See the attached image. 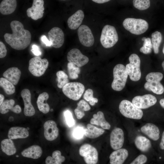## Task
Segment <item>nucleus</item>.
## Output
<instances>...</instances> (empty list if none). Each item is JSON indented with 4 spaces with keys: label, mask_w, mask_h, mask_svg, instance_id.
Returning a JSON list of instances; mask_svg holds the SVG:
<instances>
[{
    "label": "nucleus",
    "mask_w": 164,
    "mask_h": 164,
    "mask_svg": "<svg viewBox=\"0 0 164 164\" xmlns=\"http://www.w3.org/2000/svg\"><path fill=\"white\" fill-rule=\"evenodd\" d=\"M16 6L15 0H3L0 4V13L4 15L11 14L15 11Z\"/></svg>",
    "instance_id": "27"
},
{
    "label": "nucleus",
    "mask_w": 164,
    "mask_h": 164,
    "mask_svg": "<svg viewBox=\"0 0 164 164\" xmlns=\"http://www.w3.org/2000/svg\"><path fill=\"white\" fill-rule=\"evenodd\" d=\"M143 46H145L151 49L152 47V44L150 39L147 38L144 41Z\"/></svg>",
    "instance_id": "45"
},
{
    "label": "nucleus",
    "mask_w": 164,
    "mask_h": 164,
    "mask_svg": "<svg viewBox=\"0 0 164 164\" xmlns=\"http://www.w3.org/2000/svg\"><path fill=\"white\" fill-rule=\"evenodd\" d=\"M64 115L67 125L70 127L73 126L75 124V121L71 112L66 110L64 112Z\"/></svg>",
    "instance_id": "39"
},
{
    "label": "nucleus",
    "mask_w": 164,
    "mask_h": 164,
    "mask_svg": "<svg viewBox=\"0 0 164 164\" xmlns=\"http://www.w3.org/2000/svg\"><path fill=\"white\" fill-rule=\"evenodd\" d=\"M146 38L145 37H143L142 38V40L143 41H144L145 39H146Z\"/></svg>",
    "instance_id": "55"
},
{
    "label": "nucleus",
    "mask_w": 164,
    "mask_h": 164,
    "mask_svg": "<svg viewBox=\"0 0 164 164\" xmlns=\"http://www.w3.org/2000/svg\"><path fill=\"white\" fill-rule=\"evenodd\" d=\"M50 111H53V109H51Z\"/></svg>",
    "instance_id": "57"
},
{
    "label": "nucleus",
    "mask_w": 164,
    "mask_h": 164,
    "mask_svg": "<svg viewBox=\"0 0 164 164\" xmlns=\"http://www.w3.org/2000/svg\"><path fill=\"white\" fill-rule=\"evenodd\" d=\"M110 144L114 150L121 148L124 142V135L123 130L119 128H115L111 132L110 135Z\"/></svg>",
    "instance_id": "14"
},
{
    "label": "nucleus",
    "mask_w": 164,
    "mask_h": 164,
    "mask_svg": "<svg viewBox=\"0 0 164 164\" xmlns=\"http://www.w3.org/2000/svg\"><path fill=\"white\" fill-rule=\"evenodd\" d=\"M1 145L2 152L8 155H13L16 152L14 143L10 139L2 140L1 142Z\"/></svg>",
    "instance_id": "31"
},
{
    "label": "nucleus",
    "mask_w": 164,
    "mask_h": 164,
    "mask_svg": "<svg viewBox=\"0 0 164 164\" xmlns=\"http://www.w3.org/2000/svg\"><path fill=\"white\" fill-rule=\"evenodd\" d=\"M161 106L164 108V98L161 99L159 101Z\"/></svg>",
    "instance_id": "53"
},
{
    "label": "nucleus",
    "mask_w": 164,
    "mask_h": 164,
    "mask_svg": "<svg viewBox=\"0 0 164 164\" xmlns=\"http://www.w3.org/2000/svg\"><path fill=\"white\" fill-rule=\"evenodd\" d=\"M79 154L83 157L87 164H96L98 161V154L96 149L88 144H85L80 147Z\"/></svg>",
    "instance_id": "10"
},
{
    "label": "nucleus",
    "mask_w": 164,
    "mask_h": 164,
    "mask_svg": "<svg viewBox=\"0 0 164 164\" xmlns=\"http://www.w3.org/2000/svg\"><path fill=\"white\" fill-rule=\"evenodd\" d=\"M21 71L17 67H10L5 71L3 76L14 85H16L18 83L21 75Z\"/></svg>",
    "instance_id": "22"
},
{
    "label": "nucleus",
    "mask_w": 164,
    "mask_h": 164,
    "mask_svg": "<svg viewBox=\"0 0 164 164\" xmlns=\"http://www.w3.org/2000/svg\"><path fill=\"white\" fill-rule=\"evenodd\" d=\"M48 65L49 62L47 59H42L40 57L36 56L29 60V70L33 75L39 77L44 73Z\"/></svg>",
    "instance_id": "8"
},
{
    "label": "nucleus",
    "mask_w": 164,
    "mask_h": 164,
    "mask_svg": "<svg viewBox=\"0 0 164 164\" xmlns=\"http://www.w3.org/2000/svg\"><path fill=\"white\" fill-rule=\"evenodd\" d=\"M84 89V85L80 82H69L63 87L62 91L69 98L77 101L81 97Z\"/></svg>",
    "instance_id": "9"
},
{
    "label": "nucleus",
    "mask_w": 164,
    "mask_h": 164,
    "mask_svg": "<svg viewBox=\"0 0 164 164\" xmlns=\"http://www.w3.org/2000/svg\"><path fill=\"white\" fill-rule=\"evenodd\" d=\"M128 155V151L125 149L115 150L110 155V164H123Z\"/></svg>",
    "instance_id": "20"
},
{
    "label": "nucleus",
    "mask_w": 164,
    "mask_h": 164,
    "mask_svg": "<svg viewBox=\"0 0 164 164\" xmlns=\"http://www.w3.org/2000/svg\"><path fill=\"white\" fill-rule=\"evenodd\" d=\"M7 54V50L4 44L2 41H0V58L4 57Z\"/></svg>",
    "instance_id": "43"
},
{
    "label": "nucleus",
    "mask_w": 164,
    "mask_h": 164,
    "mask_svg": "<svg viewBox=\"0 0 164 164\" xmlns=\"http://www.w3.org/2000/svg\"><path fill=\"white\" fill-rule=\"evenodd\" d=\"M67 58L69 62L80 67L87 64L89 61L88 58L83 54L80 50L73 48L67 53Z\"/></svg>",
    "instance_id": "13"
},
{
    "label": "nucleus",
    "mask_w": 164,
    "mask_h": 164,
    "mask_svg": "<svg viewBox=\"0 0 164 164\" xmlns=\"http://www.w3.org/2000/svg\"><path fill=\"white\" fill-rule=\"evenodd\" d=\"M87 128L84 129V135L90 138H97L104 134L105 132L103 129L98 128L88 124L87 125Z\"/></svg>",
    "instance_id": "30"
},
{
    "label": "nucleus",
    "mask_w": 164,
    "mask_h": 164,
    "mask_svg": "<svg viewBox=\"0 0 164 164\" xmlns=\"http://www.w3.org/2000/svg\"><path fill=\"white\" fill-rule=\"evenodd\" d=\"M67 68L69 77L70 79H75L78 77V74L80 73L79 67L69 62L67 64Z\"/></svg>",
    "instance_id": "35"
},
{
    "label": "nucleus",
    "mask_w": 164,
    "mask_h": 164,
    "mask_svg": "<svg viewBox=\"0 0 164 164\" xmlns=\"http://www.w3.org/2000/svg\"><path fill=\"white\" fill-rule=\"evenodd\" d=\"M157 101V99L154 96L146 94L134 97L132 100V103L136 107L141 109L147 108L154 105Z\"/></svg>",
    "instance_id": "12"
},
{
    "label": "nucleus",
    "mask_w": 164,
    "mask_h": 164,
    "mask_svg": "<svg viewBox=\"0 0 164 164\" xmlns=\"http://www.w3.org/2000/svg\"><path fill=\"white\" fill-rule=\"evenodd\" d=\"M44 4L43 0H33L32 7L27 10L28 16L35 20L42 18L44 12Z\"/></svg>",
    "instance_id": "16"
},
{
    "label": "nucleus",
    "mask_w": 164,
    "mask_h": 164,
    "mask_svg": "<svg viewBox=\"0 0 164 164\" xmlns=\"http://www.w3.org/2000/svg\"><path fill=\"white\" fill-rule=\"evenodd\" d=\"M163 78V75L160 72L149 73L145 77L147 82L144 85L145 89L157 94H162L164 92V87L160 81Z\"/></svg>",
    "instance_id": "2"
},
{
    "label": "nucleus",
    "mask_w": 164,
    "mask_h": 164,
    "mask_svg": "<svg viewBox=\"0 0 164 164\" xmlns=\"http://www.w3.org/2000/svg\"><path fill=\"white\" fill-rule=\"evenodd\" d=\"M90 122L92 124L100 126L103 129L109 130L111 127L110 124L105 119L104 113L100 111L93 114Z\"/></svg>",
    "instance_id": "26"
},
{
    "label": "nucleus",
    "mask_w": 164,
    "mask_h": 164,
    "mask_svg": "<svg viewBox=\"0 0 164 164\" xmlns=\"http://www.w3.org/2000/svg\"><path fill=\"white\" fill-rule=\"evenodd\" d=\"M152 43L154 51L155 54L159 52V47L162 40V36L160 32L156 31L152 33L151 35Z\"/></svg>",
    "instance_id": "33"
},
{
    "label": "nucleus",
    "mask_w": 164,
    "mask_h": 164,
    "mask_svg": "<svg viewBox=\"0 0 164 164\" xmlns=\"http://www.w3.org/2000/svg\"><path fill=\"white\" fill-rule=\"evenodd\" d=\"M124 28L132 34L141 35L148 29L149 24L145 20L141 19L128 18L123 21Z\"/></svg>",
    "instance_id": "4"
},
{
    "label": "nucleus",
    "mask_w": 164,
    "mask_h": 164,
    "mask_svg": "<svg viewBox=\"0 0 164 164\" xmlns=\"http://www.w3.org/2000/svg\"><path fill=\"white\" fill-rule=\"evenodd\" d=\"M147 158L145 155L142 154L136 157L130 164H144L147 161Z\"/></svg>",
    "instance_id": "41"
},
{
    "label": "nucleus",
    "mask_w": 164,
    "mask_h": 164,
    "mask_svg": "<svg viewBox=\"0 0 164 164\" xmlns=\"http://www.w3.org/2000/svg\"><path fill=\"white\" fill-rule=\"evenodd\" d=\"M77 34L79 41L84 46L89 47L93 45L94 42L93 35L90 29L87 26H80L78 30Z\"/></svg>",
    "instance_id": "11"
},
{
    "label": "nucleus",
    "mask_w": 164,
    "mask_h": 164,
    "mask_svg": "<svg viewBox=\"0 0 164 164\" xmlns=\"http://www.w3.org/2000/svg\"><path fill=\"white\" fill-rule=\"evenodd\" d=\"M49 97L48 94L46 92H43L40 94L37 98V104L38 109L44 114L48 113L50 110L49 105L46 101Z\"/></svg>",
    "instance_id": "29"
},
{
    "label": "nucleus",
    "mask_w": 164,
    "mask_h": 164,
    "mask_svg": "<svg viewBox=\"0 0 164 164\" xmlns=\"http://www.w3.org/2000/svg\"><path fill=\"white\" fill-rule=\"evenodd\" d=\"M93 2L97 3L102 4L108 2L110 1L109 0H93Z\"/></svg>",
    "instance_id": "51"
},
{
    "label": "nucleus",
    "mask_w": 164,
    "mask_h": 164,
    "mask_svg": "<svg viewBox=\"0 0 164 164\" xmlns=\"http://www.w3.org/2000/svg\"><path fill=\"white\" fill-rule=\"evenodd\" d=\"M93 91L91 89H88L86 90L83 96L84 98L87 101H89L94 97Z\"/></svg>",
    "instance_id": "42"
},
{
    "label": "nucleus",
    "mask_w": 164,
    "mask_h": 164,
    "mask_svg": "<svg viewBox=\"0 0 164 164\" xmlns=\"http://www.w3.org/2000/svg\"><path fill=\"white\" fill-rule=\"evenodd\" d=\"M53 162V158L50 156H47L46 159L45 163L46 164H52Z\"/></svg>",
    "instance_id": "49"
},
{
    "label": "nucleus",
    "mask_w": 164,
    "mask_h": 164,
    "mask_svg": "<svg viewBox=\"0 0 164 164\" xmlns=\"http://www.w3.org/2000/svg\"><path fill=\"white\" fill-rule=\"evenodd\" d=\"M128 59L130 63L125 67L128 75L132 80L138 81L141 76L140 59L137 54L133 53L130 55Z\"/></svg>",
    "instance_id": "7"
},
{
    "label": "nucleus",
    "mask_w": 164,
    "mask_h": 164,
    "mask_svg": "<svg viewBox=\"0 0 164 164\" xmlns=\"http://www.w3.org/2000/svg\"><path fill=\"white\" fill-rule=\"evenodd\" d=\"M0 86L8 95L12 94L15 91V88L14 85L4 78H0Z\"/></svg>",
    "instance_id": "34"
},
{
    "label": "nucleus",
    "mask_w": 164,
    "mask_h": 164,
    "mask_svg": "<svg viewBox=\"0 0 164 164\" xmlns=\"http://www.w3.org/2000/svg\"><path fill=\"white\" fill-rule=\"evenodd\" d=\"M140 130L142 132L153 141H157L159 138V130L156 125L153 123L146 124L141 127Z\"/></svg>",
    "instance_id": "19"
},
{
    "label": "nucleus",
    "mask_w": 164,
    "mask_h": 164,
    "mask_svg": "<svg viewBox=\"0 0 164 164\" xmlns=\"http://www.w3.org/2000/svg\"><path fill=\"white\" fill-rule=\"evenodd\" d=\"M42 41L47 46H50L52 44L50 40H49L45 35H43L41 37Z\"/></svg>",
    "instance_id": "47"
},
{
    "label": "nucleus",
    "mask_w": 164,
    "mask_h": 164,
    "mask_svg": "<svg viewBox=\"0 0 164 164\" xmlns=\"http://www.w3.org/2000/svg\"><path fill=\"white\" fill-rule=\"evenodd\" d=\"M58 83L57 86L58 87L61 88L69 82L68 76L64 71L60 70L56 73Z\"/></svg>",
    "instance_id": "36"
},
{
    "label": "nucleus",
    "mask_w": 164,
    "mask_h": 164,
    "mask_svg": "<svg viewBox=\"0 0 164 164\" xmlns=\"http://www.w3.org/2000/svg\"><path fill=\"white\" fill-rule=\"evenodd\" d=\"M98 99L95 97H93L91 100L89 101L90 104L92 106H94L95 104V103H97L98 102Z\"/></svg>",
    "instance_id": "50"
},
{
    "label": "nucleus",
    "mask_w": 164,
    "mask_h": 164,
    "mask_svg": "<svg viewBox=\"0 0 164 164\" xmlns=\"http://www.w3.org/2000/svg\"><path fill=\"white\" fill-rule=\"evenodd\" d=\"M15 101L12 99L6 100L4 101L0 105V112L2 114H5L8 113L9 110L17 114L21 111V108L18 105L14 106Z\"/></svg>",
    "instance_id": "25"
},
{
    "label": "nucleus",
    "mask_w": 164,
    "mask_h": 164,
    "mask_svg": "<svg viewBox=\"0 0 164 164\" xmlns=\"http://www.w3.org/2000/svg\"><path fill=\"white\" fill-rule=\"evenodd\" d=\"M43 151L41 147L38 145H32L25 149L21 152L24 157L32 159H37L42 155Z\"/></svg>",
    "instance_id": "24"
},
{
    "label": "nucleus",
    "mask_w": 164,
    "mask_h": 164,
    "mask_svg": "<svg viewBox=\"0 0 164 164\" xmlns=\"http://www.w3.org/2000/svg\"><path fill=\"white\" fill-rule=\"evenodd\" d=\"M43 127L44 136L46 140L52 141L57 138L59 131L55 121L52 120L47 121L44 123Z\"/></svg>",
    "instance_id": "17"
},
{
    "label": "nucleus",
    "mask_w": 164,
    "mask_h": 164,
    "mask_svg": "<svg viewBox=\"0 0 164 164\" xmlns=\"http://www.w3.org/2000/svg\"><path fill=\"white\" fill-rule=\"evenodd\" d=\"M162 52L163 53V54H164V46L163 49H162Z\"/></svg>",
    "instance_id": "56"
},
{
    "label": "nucleus",
    "mask_w": 164,
    "mask_h": 164,
    "mask_svg": "<svg viewBox=\"0 0 164 164\" xmlns=\"http://www.w3.org/2000/svg\"><path fill=\"white\" fill-rule=\"evenodd\" d=\"M140 51L144 54H147L150 53L151 52L152 50L150 48L143 46L140 48Z\"/></svg>",
    "instance_id": "46"
},
{
    "label": "nucleus",
    "mask_w": 164,
    "mask_h": 164,
    "mask_svg": "<svg viewBox=\"0 0 164 164\" xmlns=\"http://www.w3.org/2000/svg\"><path fill=\"white\" fill-rule=\"evenodd\" d=\"M10 27L12 33H6L4 36L6 43L16 50H21L26 48L30 43V32L25 29L23 24L18 21H12Z\"/></svg>",
    "instance_id": "1"
},
{
    "label": "nucleus",
    "mask_w": 164,
    "mask_h": 164,
    "mask_svg": "<svg viewBox=\"0 0 164 164\" xmlns=\"http://www.w3.org/2000/svg\"><path fill=\"white\" fill-rule=\"evenodd\" d=\"M52 157L53 162L52 164H62L65 160V157L61 155L60 151L57 150L54 151L52 153Z\"/></svg>",
    "instance_id": "38"
},
{
    "label": "nucleus",
    "mask_w": 164,
    "mask_h": 164,
    "mask_svg": "<svg viewBox=\"0 0 164 164\" xmlns=\"http://www.w3.org/2000/svg\"><path fill=\"white\" fill-rule=\"evenodd\" d=\"M119 109L121 114L127 118L138 120L141 119L143 115L142 110L128 100H124L121 102Z\"/></svg>",
    "instance_id": "6"
},
{
    "label": "nucleus",
    "mask_w": 164,
    "mask_h": 164,
    "mask_svg": "<svg viewBox=\"0 0 164 164\" xmlns=\"http://www.w3.org/2000/svg\"><path fill=\"white\" fill-rule=\"evenodd\" d=\"M118 39V35L114 27L106 25L103 27L100 41L104 47L106 48L112 47L117 43Z\"/></svg>",
    "instance_id": "5"
},
{
    "label": "nucleus",
    "mask_w": 164,
    "mask_h": 164,
    "mask_svg": "<svg viewBox=\"0 0 164 164\" xmlns=\"http://www.w3.org/2000/svg\"><path fill=\"white\" fill-rule=\"evenodd\" d=\"M133 3L134 7L140 10H146L150 5V1L149 0H134Z\"/></svg>",
    "instance_id": "37"
},
{
    "label": "nucleus",
    "mask_w": 164,
    "mask_h": 164,
    "mask_svg": "<svg viewBox=\"0 0 164 164\" xmlns=\"http://www.w3.org/2000/svg\"><path fill=\"white\" fill-rule=\"evenodd\" d=\"M21 95L24 105V114L27 116H32L35 113V111L31 102V94L28 89H24L21 91Z\"/></svg>",
    "instance_id": "18"
},
{
    "label": "nucleus",
    "mask_w": 164,
    "mask_h": 164,
    "mask_svg": "<svg viewBox=\"0 0 164 164\" xmlns=\"http://www.w3.org/2000/svg\"><path fill=\"white\" fill-rule=\"evenodd\" d=\"M91 107L84 100H81L77 103V107L74 110L77 118L78 119L82 118L85 115L84 111H89Z\"/></svg>",
    "instance_id": "32"
},
{
    "label": "nucleus",
    "mask_w": 164,
    "mask_h": 164,
    "mask_svg": "<svg viewBox=\"0 0 164 164\" xmlns=\"http://www.w3.org/2000/svg\"><path fill=\"white\" fill-rule=\"evenodd\" d=\"M134 142L136 147L142 152L148 151L151 147L150 140L144 136H137L135 139Z\"/></svg>",
    "instance_id": "28"
},
{
    "label": "nucleus",
    "mask_w": 164,
    "mask_h": 164,
    "mask_svg": "<svg viewBox=\"0 0 164 164\" xmlns=\"http://www.w3.org/2000/svg\"><path fill=\"white\" fill-rule=\"evenodd\" d=\"M73 135L77 139L81 138L84 135V129L80 127H77L74 129Z\"/></svg>",
    "instance_id": "40"
},
{
    "label": "nucleus",
    "mask_w": 164,
    "mask_h": 164,
    "mask_svg": "<svg viewBox=\"0 0 164 164\" xmlns=\"http://www.w3.org/2000/svg\"><path fill=\"white\" fill-rule=\"evenodd\" d=\"M29 135V132L26 128L20 127H13L9 130L8 137L11 139L24 138Z\"/></svg>",
    "instance_id": "23"
},
{
    "label": "nucleus",
    "mask_w": 164,
    "mask_h": 164,
    "mask_svg": "<svg viewBox=\"0 0 164 164\" xmlns=\"http://www.w3.org/2000/svg\"><path fill=\"white\" fill-rule=\"evenodd\" d=\"M162 66L164 71V60L162 63Z\"/></svg>",
    "instance_id": "54"
},
{
    "label": "nucleus",
    "mask_w": 164,
    "mask_h": 164,
    "mask_svg": "<svg viewBox=\"0 0 164 164\" xmlns=\"http://www.w3.org/2000/svg\"><path fill=\"white\" fill-rule=\"evenodd\" d=\"M84 15L83 11L79 10L70 17L67 21L69 28L73 30L78 28L81 24L84 18Z\"/></svg>",
    "instance_id": "21"
},
{
    "label": "nucleus",
    "mask_w": 164,
    "mask_h": 164,
    "mask_svg": "<svg viewBox=\"0 0 164 164\" xmlns=\"http://www.w3.org/2000/svg\"><path fill=\"white\" fill-rule=\"evenodd\" d=\"M4 96L2 94H0V105H1L4 101Z\"/></svg>",
    "instance_id": "52"
},
{
    "label": "nucleus",
    "mask_w": 164,
    "mask_h": 164,
    "mask_svg": "<svg viewBox=\"0 0 164 164\" xmlns=\"http://www.w3.org/2000/svg\"><path fill=\"white\" fill-rule=\"evenodd\" d=\"M159 147L161 149L164 150V131L162 134L161 141L159 144Z\"/></svg>",
    "instance_id": "48"
},
{
    "label": "nucleus",
    "mask_w": 164,
    "mask_h": 164,
    "mask_svg": "<svg viewBox=\"0 0 164 164\" xmlns=\"http://www.w3.org/2000/svg\"><path fill=\"white\" fill-rule=\"evenodd\" d=\"M31 51L36 56H39L41 54L39 47L35 45H33L32 46Z\"/></svg>",
    "instance_id": "44"
},
{
    "label": "nucleus",
    "mask_w": 164,
    "mask_h": 164,
    "mask_svg": "<svg viewBox=\"0 0 164 164\" xmlns=\"http://www.w3.org/2000/svg\"><path fill=\"white\" fill-rule=\"evenodd\" d=\"M113 74L111 87L115 91H121L125 87L128 77L125 67L121 64H117L114 68Z\"/></svg>",
    "instance_id": "3"
},
{
    "label": "nucleus",
    "mask_w": 164,
    "mask_h": 164,
    "mask_svg": "<svg viewBox=\"0 0 164 164\" xmlns=\"http://www.w3.org/2000/svg\"><path fill=\"white\" fill-rule=\"evenodd\" d=\"M52 46L55 48L60 47L64 41V35L62 30L58 27L52 28L48 33Z\"/></svg>",
    "instance_id": "15"
}]
</instances>
